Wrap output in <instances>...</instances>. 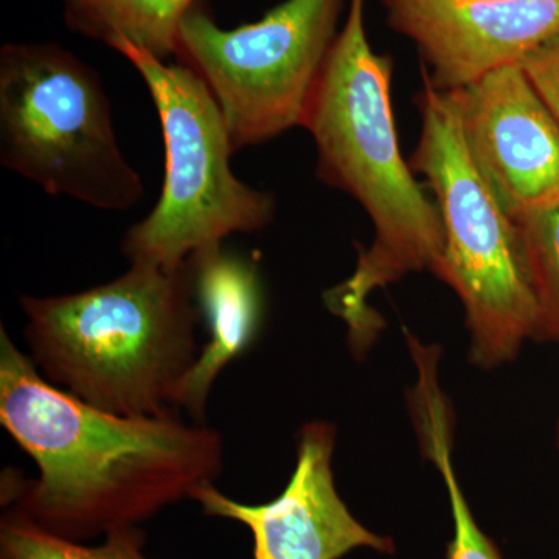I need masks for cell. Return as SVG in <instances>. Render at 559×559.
Masks as SVG:
<instances>
[{"mask_svg":"<svg viewBox=\"0 0 559 559\" xmlns=\"http://www.w3.org/2000/svg\"><path fill=\"white\" fill-rule=\"evenodd\" d=\"M0 425L38 466L9 474L2 507L53 535L86 543L140 527L167 507L215 484L224 440L178 415L121 417L50 384L0 326Z\"/></svg>","mask_w":559,"mask_h":559,"instance_id":"1","label":"cell"},{"mask_svg":"<svg viewBox=\"0 0 559 559\" xmlns=\"http://www.w3.org/2000/svg\"><path fill=\"white\" fill-rule=\"evenodd\" d=\"M364 10L366 0H349L301 127L314 139L318 178L358 201L374 227V240L359 249L353 274L323 294L326 308L347 325L356 355L382 330L371 294L415 272H432L444 240L439 205L401 154L393 62L371 49Z\"/></svg>","mask_w":559,"mask_h":559,"instance_id":"2","label":"cell"},{"mask_svg":"<svg viewBox=\"0 0 559 559\" xmlns=\"http://www.w3.org/2000/svg\"><path fill=\"white\" fill-rule=\"evenodd\" d=\"M20 304L28 356L50 384L121 417L176 414L201 352L189 261L176 270L131 264L105 285Z\"/></svg>","mask_w":559,"mask_h":559,"instance_id":"3","label":"cell"},{"mask_svg":"<svg viewBox=\"0 0 559 559\" xmlns=\"http://www.w3.org/2000/svg\"><path fill=\"white\" fill-rule=\"evenodd\" d=\"M423 81L421 132L409 165L436 194L443 221V249L432 274L465 308L471 362L492 369L536 337L538 299L520 227L471 162L454 97Z\"/></svg>","mask_w":559,"mask_h":559,"instance_id":"4","label":"cell"},{"mask_svg":"<svg viewBox=\"0 0 559 559\" xmlns=\"http://www.w3.org/2000/svg\"><path fill=\"white\" fill-rule=\"evenodd\" d=\"M0 164L50 197L127 212L145 197L100 76L58 44L0 50Z\"/></svg>","mask_w":559,"mask_h":559,"instance_id":"5","label":"cell"},{"mask_svg":"<svg viewBox=\"0 0 559 559\" xmlns=\"http://www.w3.org/2000/svg\"><path fill=\"white\" fill-rule=\"evenodd\" d=\"M109 47L145 81L165 145L160 200L121 242L130 263L176 270L230 235L266 229L275 215L274 197L231 171L235 151L226 120L204 81L187 66L167 64L128 40Z\"/></svg>","mask_w":559,"mask_h":559,"instance_id":"6","label":"cell"},{"mask_svg":"<svg viewBox=\"0 0 559 559\" xmlns=\"http://www.w3.org/2000/svg\"><path fill=\"white\" fill-rule=\"evenodd\" d=\"M342 7L344 0H285L230 31L201 3L186 14L176 55L212 92L234 151L304 127L340 35Z\"/></svg>","mask_w":559,"mask_h":559,"instance_id":"7","label":"cell"},{"mask_svg":"<svg viewBox=\"0 0 559 559\" xmlns=\"http://www.w3.org/2000/svg\"><path fill=\"white\" fill-rule=\"evenodd\" d=\"M336 429L312 421L297 437L296 468L271 502H238L202 485L191 496L207 516L240 522L252 533L253 559H341L352 550L392 554V540L364 527L337 492L333 454Z\"/></svg>","mask_w":559,"mask_h":559,"instance_id":"8","label":"cell"},{"mask_svg":"<svg viewBox=\"0 0 559 559\" xmlns=\"http://www.w3.org/2000/svg\"><path fill=\"white\" fill-rule=\"evenodd\" d=\"M450 94L471 162L511 218L559 200V123L521 64Z\"/></svg>","mask_w":559,"mask_h":559,"instance_id":"9","label":"cell"},{"mask_svg":"<svg viewBox=\"0 0 559 559\" xmlns=\"http://www.w3.org/2000/svg\"><path fill=\"white\" fill-rule=\"evenodd\" d=\"M390 27L425 60L423 79L450 94L521 64L559 35V0H382Z\"/></svg>","mask_w":559,"mask_h":559,"instance_id":"10","label":"cell"},{"mask_svg":"<svg viewBox=\"0 0 559 559\" xmlns=\"http://www.w3.org/2000/svg\"><path fill=\"white\" fill-rule=\"evenodd\" d=\"M187 261L209 341L180 385L178 407L193 421L205 423L210 392L221 371L245 355L259 336L263 297L255 263L226 252L221 245L198 250Z\"/></svg>","mask_w":559,"mask_h":559,"instance_id":"11","label":"cell"},{"mask_svg":"<svg viewBox=\"0 0 559 559\" xmlns=\"http://www.w3.org/2000/svg\"><path fill=\"white\" fill-rule=\"evenodd\" d=\"M418 381L411 395V411L426 457L440 471L450 496L454 539L448 559H500L495 544L477 525L452 465V414L437 380L439 353H415Z\"/></svg>","mask_w":559,"mask_h":559,"instance_id":"12","label":"cell"},{"mask_svg":"<svg viewBox=\"0 0 559 559\" xmlns=\"http://www.w3.org/2000/svg\"><path fill=\"white\" fill-rule=\"evenodd\" d=\"M198 0H64L69 28L86 38L128 40L167 60L178 51L179 28Z\"/></svg>","mask_w":559,"mask_h":559,"instance_id":"13","label":"cell"},{"mask_svg":"<svg viewBox=\"0 0 559 559\" xmlns=\"http://www.w3.org/2000/svg\"><path fill=\"white\" fill-rule=\"evenodd\" d=\"M142 527L112 530L97 546L53 535L14 509L0 521V559H153Z\"/></svg>","mask_w":559,"mask_h":559,"instance_id":"14","label":"cell"},{"mask_svg":"<svg viewBox=\"0 0 559 559\" xmlns=\"http://www.w3.org/2000/svg\"><path fill=\"white\" fill-rule=\"evenodd\" d=\"M516 221L539 305L538 340H559V200Z\"/></svg>","mask_w":559,"mask_h":559,"instance_id":"15","label":"cell"},{"mask_svg":"<svg viewBox=\"0 0 559 559\" xmlns=\"http://www.w3.org/2000/svg\"><path fill=\"white\" fill-rule=\"evenodd\" d=\"M521 68L559 123V35L530 53Z\"/></svg>","mask_w":559,"mask_h":559,"instance_id":"16","label":"cell"},{"mask_svg":"<svg viewBox=\"0 0 559 559\" xmlns=\"http://www.w3.org/2000/svg\"><path fill=\"white\" fill-rule=\"evenodd\" d=\"M558 441H559V425H558Z\"/></svg>","mask_w":559,"mask_h":559,"instance_id":"17","label":"cell"}]
</instances>
